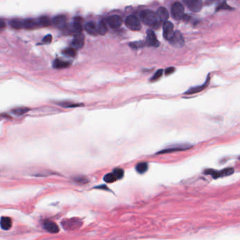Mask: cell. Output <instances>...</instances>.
Instances as JSON below:
<instances>
[{"instance_id": "obj_1", "label": "cell", "mask_w": 240, "mask_h": 240, "mask_svg": "<svg viewBox=\"0 0 240 240\" xmlns=\"http://www.w3.org/2000/svg\"><path fill=\"white\" fill-rule=\"evenodd\" d=\"M140 17L141 22L153 28H158L161 22L158 18L157 13H155L154 11L149 10V9L141 11L140 14Z\"/></svg>"}, {"instance_id": "obj_2", "label": "cell", "mask_w": 240, "mask_h": 240, "mask_svg": "<svg viewBox=\"0 0 240 240\" xmlns=\"http://www.w3.org/2000/svg\"><path fill=\"white\" fill-rule=\"evenodd\" d=\"M234 171V168H227L221 170H211L208 169L204 171V173L206 175H211L214 179L219 178L221 177H225L230 176L233 173Z\"/></svg>"}, {"instance_id": "obj_3", "label": "cell", "mask_w": 240, "mask_h": 240, "mask_svg": "<svg viewBox=\"0 0 240 240\" xmlns=\"http://www.w3.org/2000/svg\"><path fill=\"white\" fill-rule=\"evenodd\" d=\"M125 24L129 29L132 30H140L141 29V23L139 18L135 16H129L125 21Z\"/></svg>"}, {"instance_id": "obj_4", "label": "cell", "mask_w": 240, "mask_h": 240, "mask_svg": "<svg viewBox=\"0 0 240 240\" xmlns=\"http://www.w3.org/2000/svg\"><path fill=\"white\" fill-rule=\"evenodd\" d=\"M171 14L175 19L180 20L184 16V6L180 2H175L171 6Z\"/></svg>"}, {"instance_id": "obj_5", "label": "cell", "mask_w": 240, "mask_h": 240, "mask_svg": "<svg viewBox=\"0 0 240 240\" xmlns=\"http://www.w3.org/2000/svg\"><path fill=\"white\" fill-rule=\"evenodd\" d=\"M65 230H75L82 225V222L78 218H71L69 220H66L61 223Z\"/></svg>"}, {"instance_id": "obj_6", "label": "cell", "mask_w": 240, "mask_h": 240, "mask_svg": "<svg viewBox=\"0 0 240 240\" xmlns=\"http://www.w3.org/2000/svg\"><path fill=\"white\" fill-rule=\"evenodd\" d=\"M183 2L189 10L194 12L199 11L203 6L201 0H183Z\"/></svg>"}, {"instance_id": "obj_7", "label": "cell", "mask_w": 240, "mask_h": 240, "mask_svg": "<svg viewBox=\"0 0 240 240\" xmlns=\"http://www.w3.org/2000/svg\"><path fill=\"white\" fill-rule=\"evenodd\" d=\"M163 30H164V36L165 39L170 41L174 35V25L170 21H165L163 25Z\"/></svg>"}, {"instance_id": "obj_8", "label": "cell", "mask_w": 240, "mask_h": 240, "mask_svg": "<svg viewBox=\"0 0 240 240\" xmlns=\"http://www.w3.org/2000/svg\"><path fill=\"white\" fill-rule=\"evenodd\" d=\"M106 21L108 25L110 27L114 28V29L120 28L122 24H123V19L118 15H113L109 16V17L106 18Z\"/></svg>"}, {"instance_id": "obj_9", "label": "cell", "mask_w": 240, "mask_h": 240, "mask_svg": "<svg viewBox=\"0 0 240 240\" xmlns=\"http://www.w3.org/2000/svg\"><path fill=\"white\" fill-rule=\"evenodd\" d=\"M192 147V146L188 145V144H183V145H177L176 146H170L169 148L165 149H163L161 151H160L159 152H158V154L159 153H171V152H179V151H184V150H187L188 149H190Z\"/></svg>"}, {"instance_id": "obj_10", "label": "cell", "mask_w": 240, "mask_h": 240, "mask_svg": "<svg viewBox=\"0 0 240 240\" xmlns=\"http://www.w3.org/2000/svg\"><path fill=\"white\" fill-rule=\"evenodd\" d=\"M170 44L176 47H181L184 45L183 37L179 31H176L173 36L170 40Z\"/></svg>"}, {"instance_id": "obj_11", "label": "cell", "mask_w": 240, "mask_h": 240, "mask_svg": "<svg viewBox=\"0 0 240 240\" xmlns=\"http://www.w3.org/2000/svg\"><path fill=\"white\" fill-rule=\"evenodd\" d=\"M43 227L48 232L52 234H56L59 232V227L54 222L47 220L43 223Z\"/></svg>"}, {"instance_id": "obj_12", "label": "cell", "mask_w": 240, "mask_h": 240, "mask_svg": "<svg viewBox=\"0 0 240 240\" xmlns=\"http://www.w3.org/2000/svg\"><path fill=\"white\" fill-rule=\"evenodd\" d=\"M146 43L149 46L151 47H158L159 45L157 36L155 33L152 30H149L147 31V37H146Z\"/></svg>"}, {"instance_id": "obj_13", "label": "cell", "mask_w": 240, "mask_h": 240, "mask_svg": "<svg viewBox=\"0 0 240 240\" xmlns=\"http://www.w3.org/2000/svg\"><path fill=\"white\" fill-rule=\"evenodd\" d=\"M84 40H85V37L81 33H77V35H75L73 38V42H72V46L75 49H80L84 45Z\"/></svg>"}, {"instance_id": "obj_14", "label": "cell", "mask_w": 240, "mask_h": 240, "mask_svg": "<svg viewBox=\"0 0 240 240\" xmlns=\"http://www.w3.org/2000/svg\"><path fill=\"white\" fill-rule=\"evenodd\" d=\"M85 30L87 31L89 34L95 35L98 34V25L95 22L91 21V22H87L85 25Z\"/></svg>"}, {"instance_id": "obj_15", "label": "cell", "mask_w": 240, "mask_h": 240, "mask_svg": "<svg viewBox=\"0 0 240 240\" xmlns=\"http://www.w3.org/2000/svg\"><path fill=\"white\" fill-rule=\"evenodd\" d=\"M52 23L55 26H56V27H58L59 28H62L66 25V18L64 16H62V15L57 16L56 17L53 18Z\"/></svg>"}, {"instance_id": "obj_16", "label": "cell", "mask_w": 240, "mask_h": 240, "mask_svg": "<svg viewBox=\"0 0 240 240\" xmlns=\"http://www.w3.org/2000/svg\"><path fill=\"white\" fill-rule=\"evenodd\" d=\"M82 22L83 19L80 17H75L74 19V22L72 25V29L74 33H80L82 32L83 30V26H82Z\"/></svg>"}, {"instance_id": "obj_17", "label": "cell", "mask_w": 240, "mask_h": 240, "mask_svg": "<svg viewBox=\"0 0 240 240\" xmlns=\"http://www.w3.org/2000/svg\"><path fill=\"white\" fill-rule=\"evenodd\" d=\"M0 226L3 230H9L12 226V222L10 218L2 216L0 220Z\"/></svg>"}, {"instance_id": "obj_18", "label": "cell", "mask_w": 240, "mask_h": 240, "mask_svg": "<svg viewBox=\"0 0 240 240\" xmlns=\"http://www.w3.org/2000/svg\"><path fill=\"white\" fill-rule=\"evenodd\" d=\"M157 15L158 18L162 22H165L167 21L168 19L169 18V14L168 11L164 7H160L157 11Z\"/></svg>"}, {"instance_id": "obj_19", "label": "cell", "mask_w": 240, "mask_h": 240, "mask_svg": "<svg viewBox=\"0 0 240 240\" xmlns=\"http://www.w3.org/2000/svg\"><path fill=\"white\" fill-rule=\"evenodd\" d=\"M38 24L40 23H37V21L33 20V19H26L23 22V28H27V29H33L37 27Z\"/></svg>"}, {"instance_id": "obj_20", "label": "cell", "mask_w": 240, "mask_h": 240, "mask_svg": "<svg viewBox=\"0 0 240 240\" xmlns=\"http://www.w3.org/2000/svg\"><path fill=\"white\" fill-rule=\"evenodd\" d=\"M148 164L146 162H140L136 165L135 170L136 171L140 174H144L148 170Z\"/></svg>"}, {"instance_id": "obj_21", "label": "cell", "mask_w": 240, "mask_h": 240, "mask_svg": "<svg viewBox=\"0 0 240 240\" xmlns=\"http://www.w3.org/2000/svg\"><path fill=\"white\" fill-rule=\"evenodd\" d=\"M208 85V82H206V83H204L203 85L201 86H197V87H192L191 89H189L187 92L184 93L185 95H192V94H195V93H197L202 91L206 87V86Z\"/></svg>"}, {"instance_id": "obj_22", "label": "cell", "mask_w": 240, "mask_h": 240, "mask_svg": "<svg viewBox=\"0 0 240 240\" xmlns=\"http://www.w3.org/2000/svg\"><path fill=\"white\" fill-rule=\"evenodd\" d=\"M69 66H70V64L68 62L61 61V60L59 59H56L54 61V64H53V66L55 68H67Z\"/></svg>"}, {"instance_id": "obj_23", "label": "cell", "mask_w": 240, "mask_h": 240, "mask_svg": "<svg viewBox=\"0 0 240 240\" xmlns=\"http://www.w3.org/2000/svg\"><path fill=\"white\" fill-rule=\"evenodd\" d=\"M107 30L108 29L106 23L104 21H101L98 24V32H99V34L104 35L107 33Z\"/></svg>"}, {"instance_id": "obj_24", "label": "cell", "mask_w": 240, "mask_h": 240, "mask_svg": "<svg viewBox=\"0 0 240 240\" xmlns=\"http://www.w3.org/2000/svg\"><path fill=\"white\" fill-rule=\"evenodd\" d=\"M117 180L118 178L116 177V175L113 172V171L111 172H109V173L105 175L104 177V180L106 182H107V183H112V182L116 181Z\"/></svg>"}, {"instance_id": "obj_25", "label": "cell", "mask_w": 240, "mask_h": 240, "mask_svg": "<svg viewBox=\"0 0 240 240\" xmlns=\"http://www.w3.org/2000/svg\"><path fill=\"white\" fill-rule=\"evenodd\" d=\"M11 111L15 115H17V116H22V115L26 114V113L29 111V109L26 107H18L12 109Z\"/></svg>"}, {"instance_id": "obj_26", "label": "cell", "mask_w": 240, "mask_h": 240, "mask_svg": "<svg viewBox=\"0 0 240 240\" xmlns=\"http://www.w3.org/2000/svg\"><path fill=\"white\" fill-rule=\"evenodd\" d=\"M9 24L12 28L14 29H20L21 28H23V22H21L20 21L18 20H13L9 22Z\"/></svg>"}, {"instance_id": "obj_27", "label": "cell", "mask_w": 240, "mask_h": 240, "mask_svg": "<svg viewBox=\"0 0 240 240\" xmlns=\"http://www.w3.org/2000/svg\"><path fill=\"white\" fill-rule=\"evenodd\" d=\"M63 53L66 56L74 57L76 55V50L75 48H68V49H65Z\"/></svg>"}, {"instance_id": "obj_28", "label": "cell", "mask_w": 240, "mask_h": 240, "mask_svg": "<svg viewBox=\"0 0 240 240\" xmlns=\"http://www.w3.org/2000/svg\"><path fill=\"white\" fill-rule=\"evenodd\" d=\"M113 172L116 175V177L118 180H120L121 178H123V177L124 176V171L122 168H115L114 170H113Z\"/></svg>"}, {"instance_id": "obj_29", "label": "cell", "mask_w": 240, "mask_h": 240, "mask_svg": "<svg viewBox=\"0 0 240 240\" xmlns=\"http://www.w3.org/2000/svg\"><path fill=\"white\" fill-rule=\"evenodd\" d=\"M39 23L40 25H42V26H49L50 25V21L49 19L47 16H42L40 17L39 19Z\"/></svg>"}, {"instance_id": "obj_30", "label": "cell", "mask_w": 240, "mask_h": 240, "mask_svg": "<svg viewBox=\"0 0 240 240\" xmlns=\"http://www.w3.org/2000/svg\"><path fill=\"white\" fill-rule=\"evenodd\" d=\"M162 74H163V70H161V69L158 70L157 72H156L155 74L153 75L152 78H151V81H154V80H158V79H159L161 77Z\"/></svg>"}, {"instance_id": "obj_31", "label": "cell", "mask_w": 240, "mask_h": 240, "mask_svg": "<svg viewBox=\"0 0 240 240\" xmlns=\"http://www.w3.org/2000/svg\"><path fill=\"white\" fill-rule=\"evenodd\" d=\"M61 106L64 107H76L80 106L78 104H74V103H70V102H61L59 104Z\"/></svg>"}, {"instance_id": "obj_32", "label": "cell", "mask_w": 240, "mask_h": 240, "mask_svg": "<svg viewBox=\"0 0 240 240\" xmlns=\"http://www.w3.org/2000/svg\"><path fill=\"white\" fill-rule=\"evenodd\" d=\"M74 180L78 183H86L87 182V180H86V177H74Z\"/></svg>"}, {"instance_id": "obj_33", "label": "cell", "mask_w": 240, "mask_h": 240, "mask_svg": "<svg viewBox=\"0 0 240 240\" xmlns=\"http://www.w3.org/2000/svg\"><path fill=\"white\" fill-rule=\"evenodd\" d=\"M52 36L51 35H47V36H45V37L43 38V42L45 43V44H49V43H50L52 42Z\"/></svg>"}, {"instance_id": "obj_34", "label": "cell", "mask_w": 240, "mask_h": 240, "mask_svg": "<svg viewBox=\"0 0 240 240\" xmlns=\"http://www.w3.org/2000/svg\"><path fill=\"white\" fill-rule=\"evenodd\" d=\"M230 9V6L228 5H227L226 4H220V5L218 6L217 10H220V9Z\"/></svg>"}, {"instance_id": "obj_35", "label": "cell", "mask_w": 240, "mask_h": 240, "mask_svg": "<svg viewBox=\"0 0 240 240\" xmlns=\"http://www.w3.org/2000/svg\"><path fill=\"white\" fill-rule=\"evenodd\" d=\"M175 71V68L173 67H170V68H168L166 70H165V75H170L173 73Z\"/></svg>"}, {"instance_id": "obj_36", "label": "cell", "mask_w": 240, "mask_h": 240, "mask_svg": "<svg viewBox=\"0 0 240 240\" xmlns=\"http://www.w3.org/2000/svg\"><path fill=\"white\" fill-rule=\"evenodd\" d=\"M141 45H142L141 42H134V43H132V44H130V46L133 48L140 47H141Z\"/></svg>"}, {"instance_id": "obj_37", "label": "cell", "mask_w": 240, "mask_h": 240, "mask_svg": "<svg viewBox=\"0 0 240 240\" xmlns=\"http://www.w3.org/2000/svg\"><path fill=\"white\" fill-rule=\"evenodd\" d=\"M4 23L3 22V21H2V22H1V28H4Z\"/></svg>"}]
</instances>
